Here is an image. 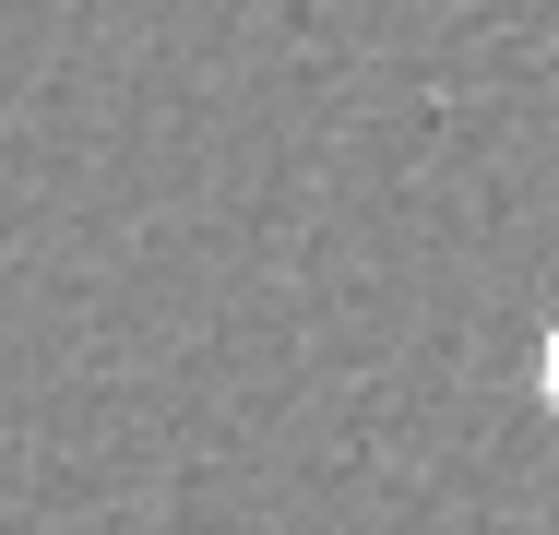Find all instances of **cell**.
<instances>
[{"label": "cell", "instance_id": "obj_1", "mask_svg": "<svg viewBox=\"0 0 559 535\" xmlns=\"http://www.w3.org/2000/svg\"><path fill=\"white\" fill-rule=\"evenodd\" d=\"M536 381H548V417H559V321H548V369H536Z\"/></svg>", "mask_w": 559, "mask_h": 535}]
</instances>
